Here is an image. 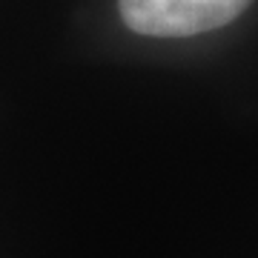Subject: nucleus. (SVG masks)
I'll list each match as a JSON object with an SVG mask.
<instances>
[{
  "label": "nucleus",
  "mask_w": 258,
  "mask_h": 258,
  "mask_svg": "<svg viewBox=\"0 0 258 258\" xmlns=\"http://www.w3.org/2000/svg\"><path fill=\"white\" fill-rule=\"evenodd\" d=\"M252 0H118L120 20L135 35L192 37L227 26Z\"/></svg>",
  "instance_id": "1"
}]
</instances>
